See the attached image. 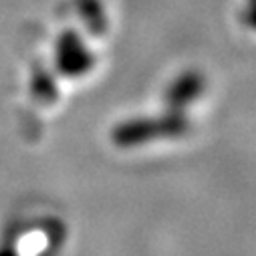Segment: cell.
<instances>
[{
    "mask_svg": "<svg viewBox=\"0 0 256 256\" xmlns=\"http://www.w3.org/2000/svg\"><path fill=\"white\" fill-rule=\"evenodd\" d=\"M186 132H188L186 115L182 111L168 109L160 117H142L121 123L113 134V140L121 148H134L164 138H180Z\"/></svg>",
    "mask_w": 256,
    "mask_h": 256,
    "instance_id": "obj_1",
    "label": "cell"
},
{
    "mask_svg": "<svg viewBox=\"0 0 256 256\" xmlns=\"http://www.w3.org/2000/svg\"><path fill=\"white\" fill-rule=\"evenodd\" d=\"M206 79L200 71H184L180 77H176L168 91H166V103L170 109L184 111L190 103H194L204 93Z\"/></svg>",
    "mask_w": 256,
    "mask_h": 256,
    "instance_id": "obj_2",
    "label": "cell"
},
{
    "mask_svg": "<svg viewBox=\"0 0 256 256\" xmlns=\"http://www.w3.org/2000/svg\"><path fill=\"white\" fill-rule=\"evenodd\" d=\"M244 22L248 28L256 30V2H248V8L244 10Z\"/></svg>",
    "mask_w": 256,
    "mask_h": 256,
    "instance_id": "obj_3",
    "label": "cell"
},
{
    "mask_svg": "<svg viewBox=\"0 0 256 256\" xmlns=\"http://www.w3.org/2000/svg\"><path fill=\"white\" fill-rule=\"evenodd\" d=\"M0 256H16L10 248H0Z\"/></svg>",
    "mask_w": 256,
    "mask_h": 256,
    "instance_id": "obj_4",
    "label": "cell"
},
{
    "mask_svg": "<svg viewBox=\"0 0 256 256\" xmlns=\"http://www.w3.org/2000/svg\"><path fill=\"white\" fill-rule=\"evenodd\" d=\"M248 2H256V0H248Z\"/></svg>",
    "mask_w": 256,
    "mask_h": 256,
    "instance_id": "obj_5",
    "label": "cell"
}]
</instances>
